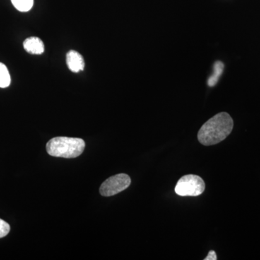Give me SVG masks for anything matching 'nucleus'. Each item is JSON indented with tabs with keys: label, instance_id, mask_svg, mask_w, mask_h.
<instances>
[{
	"label": "nucleus",
	"instance_id": "6",
	"mask_svg": "<svg viewBox=\"0 0 260 260\" xmlns=\"http://www.w3.org/2000/svg\"><path fill=\"white\" fill-rule=\"evenodd\" d=\"M23 47L27 52L32 54H42L44 51V43L38 37H32L25 39Z\"/></svg>",
	"mask_w": 260,
	"mask_h": 260
},
{
	"label": "nucleus",
	"instance_id": "5",
	"mask_svg": "<svg viewBox=\"0 0 260 260\" xmlns=\"http://www.w3.org/2000/svg\"><path fill=\"white\" fill-rule=\"evenodd\" d=\"M67 64L68 68L73 73H79L83 70L85 62L83 56L78 51L71 50L67 54Z\"/></svg>",
	"mask_w": 260,
	"mask_h": 260
},
{
	"label": "nucleus",
	"instance_id": "11",
	"mask_svg": "<svg viewBox=\"0 0 260 260\" xmlns=\"http://www.w3.org/2000/svg\"><path fill=\"white\" fill-rule=\"evenodd\" d=\"M205 260H216L217 256L215 254V251H210L208 255L207 256L206 258H205Z\"/></svg>",
	"mask_w": 260,
	"mask_h": 260
},
{
	"label": "nucleus",
	"instance_id": "9",
	"mask_svg": "<svg viewBox=\"0 0 260 260\" xmlns=\"http://www.w3.org/2000/svg\"><path fill=\"white\" fill-rule=\"evenodd\" d=\"M15 8L20 12H28L34 5V0H11Z\"/></svg>",
	"mask_w": 260,
	"mask_h": 260
},
{
	"label": "nucleus",
	"instance_id": "7",
	"mask_svg": "<svg viewBox=\"0 0 260 260\" xmlns=\"http://www.w3.org/2000/svg\"><path fill=\"white\" fill-rule=\"evenodd\" d=\"M214 73L213 74L210 76V78L208 80V85L210 87H213L218 83L219 78L220 75L223 73L224 69V64L222 61H218L214 64Z\"/></svg>",
	"mask_w": 260,
	"mask_h": 260
},
{
	"label": "nucleus",
	"instance_id": "4",
	"mask_svg": "<svg viewBox=\"0 0 260 260\" xmlns=\"http://www.w3.org/2000/svg\"><path fill=\"white\" fill-rule=\"evenodd\" d=\"M131 184V179L125 174H119L109 177L100 187L102 196L111 197L125 190Z\"/></svg>",
	"mask_w": 260,
	"mask_h": 260
},
{
	"label": "nucleus",
	"instance_id": "3",
	"mask_svg": "<svg viewBox=\"0 0 260 260\" xmlns=\"http://www.w3.org/2000/svg\"><path fill=\"white\" fill-rule=\"evenodd\" d=\"M205 189L203 179L199 176L189 174L181 178L175 187V192L179 196L196 197L203 194Z\"/></svg>",
	"mask_w": 260,
	"mask_h": 260
},
{
	"label": "nucleus",
	"instance_id": "2",
	"mask_svg": "<svg viewBox=\"0 0 260 260\" xmlns=\"http://www.w3.org/2000/svg\"><path fill=\"white\" fill-rule=\"evenodd\" d=\"M85 148V143L80 138L57 137L48 142L47 153L51 156L74 158L80 156Z\"/></svg>",
	"mask_w": 260,
	"mask_h": 260
},
{
	"label": "nucleus",
	"instance_id": "1",
	"mask_svg": "<svg viewBox=\"0 0 260 260\" xmlns=\"http://www.w3.org/2000/svg\"><path fill=\"white\" fill-rule=\"evenodd\" d=\"M233 128L232 116L226 112L219 113L202 126L198 133V140L205 146L218 144L232 133Z\"/></svg>",
	"mask_w": 260,
	"mask_h": 260
},
{
	"label": "nucleus",
	"instance_id": "8",
	"mask_svg": "<svg viewBox=\"0 0 260 260\" xmlns=\"http://www.w3.org/2000/svg\"><path fill=\"white\" fill-rule=\"evenodd\" d=\"M11 78L8 68L4 64L0 62V88H7L10 85Z\"/></svg>",
	"mask_w": 260,
	"mask_h": 260
},
{
	"label": "nucleus",
	"instance_id": "10",
	"mask_svg": "<svg viewBox=\"0 0 260 260\" xmlns=\"http://www.w3.org/2000/svg\"><path fill=\"white\" fill-rule=\"evenodd\" d=\"M10 226L9 224L5 222V220L0 219V239L6 237L9 234Z\"/></svg>",
	"mask_w": 260,
	"mask_h": 260
}]
</instances>
